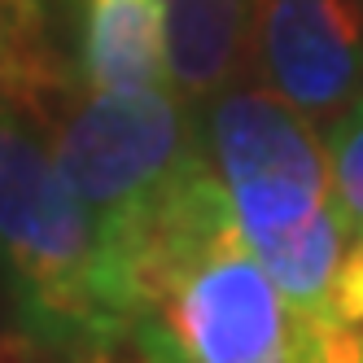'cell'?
<instances>
[{
  "mask_svg": "<svg viewBox=\"0 0 363 363\" xmlns=\"http://www.w3.org/2000/svg\"><path fill=\"white\" fill-rule=\"evenodd\" d=\"M359 5H363V0H359Z\"/></svg>",
  "mask_w": 363,
  "mask_h": 363,
  "instance_id": "12",
  "label": "cell"
},
{
  "mask_svg": "<svg viewBox=\"0 0 363 363\" xmlns=\"http://www.w3.org/2000/svg\"><path fill=\"white\" fill-rule=\"evenodd\" d=\"M245 48L258 88L311 123L337 118L363 92L359 0H254Z\"/></svg>",
  "mask_w": 363,
  "mask_h": 363,
  "instance_id": "5",
  "label": "cell"
},
{
  "mask_svg": "<svg viewBox=\"0 0 363 363\" xmlns=\"http://www.w3.org/2000/svg\"><path fill=\"white\" fill-rule=\"evenodd\" d=\"M62 79L53 74L48 48L35 40L31 13L22 0H0V96H13L22 106H35L44 92Z\"/></svg>",
  "mask_w": 363,
  "mask_h": 363,
  "instance_id": "8",
  "label": "cell"
},
{
  "mask_svg": "<svg viewBox=\"0 0 363 363\" xmlns=\"http://www.w3.org/2000/svg\"><path fill=\"white\" fill-rule=\"evenodd\" d=\"M333 315L363 328V232L350 237V250L337 272V294H333Z\"/></svg>",
  "mask_w": 363,
  "mask_h": 363,
  "instance_id": "11",
  "label": "cell"
},
{
  "mask_svg": "<svg viewBox=\"0 0 363 363\" xmlns=\"http://www.w3.org/2000/svg\"><path fill=\"white\" fill-rule=\"evenodd\" d=\"M27 110L0 96V280L35 346L70 363H118L136 350L140 280L101 237Z\"/></svg>",
  "mask_w": 363,
  "mask_h": 363,
  "instance_id": "1",
  "label": "cell"
},
{
  "mask_svg": "<svg viewBox=\"0 0 363 363\" xmlns=\"http://www.w3.org/2000/svg\"><path fill=\"white\" fill-rule=\"evenodd\" d=\"M140 294V363H298L302 354L298 315L250 250L211 153L184 171L153 223Z\"/></svg>",
  "mask_w": 363,
  "mask_h": 363,
  "instance_id": "2",
  "label": "cell"
},
{
  "mask_svg": "<svg viewBox=\"0 0 363 363\" xmlns=\"http://www.w3.org/2000/svg\"><path fill=\"white\" fill-rule=\"evenodd\" d=\"M254 0H162L167 74L193 106L215 101L241 62Z\"/></svg>",
  "mask_w": 363,
  "mask_h": 363,
  "instance_id": "7",
  "label": "cell"
},
{
  "mask_svg": "<svg viewBox=\"0 0 363 363\" xmlns=\"http://www.w3.org/2000/svg\"><path fill=\"white\" fill-rule=\"evenodd\" d=\"M201 140L250 250L294 306L298 328L324 324L354 228L333 189L315 123L267 88L228 84L206 101Z\"/></svg>",
  "mask_w": 363,
  "mask_h": 363,
  "instance_id": "3",
  "label": "cell"
},
{
  "mask_svg": "<svg viewBox=\"0 0 363 363\" xmlns=\"http://www.w3.org/2000/svg\"><path fill=\"white\" fill-rule=\"evenodd\" d=\"M79 74L88 92H145L171 84L162 0H84Z\"/></svg>",
  "mask_w": 363,
  "mask_h": 363,
  "instance_id": "6",
  "label": "cell"
},
{
  "mask_svg": "<svg viewBox=\"0 0 363 363\" xmlns=\"http://www.w3.org/2000/svg\"><path fill=\"white\" fill-rule=\"evenodd\" d=\"M328 167H333V189L342 197V211L354 232H363V92L350 106L328 118Z\"/></svg>",
  "mask_w": 363,
  "mask_h": 363,
  "instance_id": "9",
  "label": "cell"
},
{
  "mask_svg": "<svg viewBox=\"0 0 363 363\" xmlns=\"http://www.w3.org/2000/svg\"><path fill=\"white\" fill-rule=\"evenodd\" d=\"M298 363H363V328L346 320H324L315 328H302Z\"/></svg>",
  "mask_w": 363,
  "mask_h": 363,
  "instance_id": "10",
  "label": "cell"
},
{
  "mask_svg": "<svg viewBox=\"0 0 363 363\" xmlns=\"http://www.w3.org/2000/svg\"><path fill=\"white\" fill-rule=\"evenodd\" d=\"M201 153V123L175 84L145 92H88L53 127L57 167L136 280L167 197Z\"/></svg>",
  "mask_w": 363,
  "mask_h": 363,
  "instance_id": "4",
  "label": "cell"
}]
</instances>
